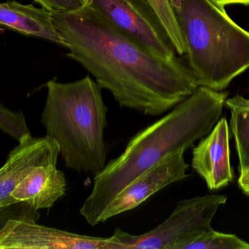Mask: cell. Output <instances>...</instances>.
Masks as SVG:
<instances>
[{
	"instance_id": "6da1fadb",
	"label": "cell",
	"mask_w": 249,
	"mask_h": 249,
	"mask_svg": "<svg viewBox=\"0 0 249 249\" xmlns=\"http://www.w3.org/2000/svg\"><path fill=\"white\" fill-rule=\"evenodd\" d=\"M69 50L121 108L158 116L190 96L198 81L178 57L158 58L112 26L93 7L51 13Z\"/></svg>"
},
{
	"instance_id": "7a4b0ae2",
	"label": "cell",
	"mask_w": 249,
	"mask_h": 249,
	"mask_svg": "<svg viewBox=\"0 0 249 249\" xmlns=\"http://www.w3.org/2000/svg\"><path fill=\"white\" fill-rule=\"evenodd\" d=\"M228 96L227 92L200 86L167 115L135 134L124 153L95 175L80 215L90 226L103 223L109 205L132 181L172 153L185 152L212 131Z\"/></svg>"
},
{
	"instance_id": "3957f363",
	"label": "cell",
	"mask_w": 249,
	"mask_h": 249,
	"mask_svg": "<svg viewBox=\"0 0 249 249\" xmlns=\"http://www.w3.org/2000/svg\"><path fill=\"white\" fill-rule=\"evenodd\" d=\"M41 123L59 146L65 166L96 175L107 165L108 108L102 88L89 76L71 83L51 80Z\"/></svg>"
},
{
	"instance_id": "277c9868",
	"label": "cell",
	"mask_w": 249,
	"mask_h": 249,
	"mask_svg": "<svg viewBox=\"0 0 249 249\" xmlns=\"http://www.w3.org/2000/svg\"><path fill=\"white\" fill-rule=\"evenodd\" d=\"M199 86L215 91L249 69V31L212 0H170Z\"/></svg>"
},
{
	"instance_id": "5b68a950",
	"label": "cell",
	"mask_w": 249,
	"mask_h": 249,
	"mask_svg": "<svg viewBox=\"0 0 249 249\" xmlns=\"http://www.w3.org/2000/svg\"><path fill=\"white\" fill-rule=\"evenodd\" d=\"M228 197L206 194L181 200L160 225L146 233L134 235L116 228L112 236L119 249H174L190 237L212 230L211 223Z\"/></svg>"
},
{
	"instance_id": "8992f818",
	"label": "cell",
	"mask_w": 249,
	"mask_h": 249,
	"mask_svg": "<svg viewBox=\"0 0 249 249\" xmlns=\"http://www.w3.org/2000/svg\"><path fill=\"white\" fill-rule=\"evenodd\" d=\"M112 26L158 58L177 57L169 37L147 0H86Z\"/></svg>"
},
{
	"instance_id": "52a82bcc",
	"label": "cell",
	"mask_w": 249,
	"mask_h": 249,
	"mask_svg": "<svg viewBox=\"0 0 249 249\" xmlns=\"http://www.w3.org/2000/svg\"><path fill=\"white\" fill-rule=\"evenodd\" d=\"M119 249L109 238L88 236L38 225L29 219H10L0 231V249Z\"/></svg>"
},
{
	"instance_id": "ba28073f",
	"label": "cell",
	"mask_w": 249,
	"mask_h": 249,
	"mask_svg": "<svg viewBox=\"0 0 249 249\" xmlns=\"http://www.w3.org/2000/svg\"><path fill=\"white\" fill-rule=\"evenodd\" d=\"M184 151L175 152L132 181L117 194L103 217V222L133 210L160 190L189 176Z\"/></svg>"
},
{
	"instance_id": "9c48e42d",
	"label": "cell",
	"mask_w": 249,
	"mask_h": 249,
	"mask_svg": "<svg viewBox=\"0 0 249 249\" xmlns=\"http://www.w3.org/2000/svg\"><path fill=\"white\" fill-rule=\"evenodd\" d=\"M59 156L58 143L48 136H25L0 168V211L17 203L12 198V192L34 169Z\"/></svg>"
},
{
	"instance_id": "30bf717a",
	"label": "cell",
	"mask_w": 249,
	"mask_h": 249,
	"mask_svg": "<svg viewBox=\"0 0 249 249\" xmlns=\"http://www.w3.org/2000/svg\"><path fill=\"white\" fill-rule=\"evenodd\" d=\"M229 140L228 121L222 117L193 149L192 167L210 190L226 187L233 180Z\"/></svg>"
},
{
	"instance_id": "8fae6325",
	"label": "cell",
	"mask_w": 249,
	"mask_h": 249,
	"mask_svg": "<svg viewBox=\"0 0 249 249\" xmlns=\"http://www.w3.org/2000/svg\"><path fill=\"white\" fill-rule=\"evenodd\" d=\"M53 158L34 169L12 192L16 203H26L38 211L51 209L67 192V180Z\"/></svg>"
},
{
	"instance_id": "7c38bea8",
	"label": "cell",
	"mask_w": 249,
	"mask_h": 249,
	"mask_svg": "<svg viewBox=\"0 0 249 249\" xmlns=\"http://www.w3.org/2000/svg\"><path fill=\"white\" fill-rule=\"evenodd\" d=\"M0 25L64 47L62 38L53 24L51 12L44 7L39 8L16 1L0 3Z\"/></svg>"
},
{
	"instance_id": "4fadbf2b",
	"label": "cell",
	"mask_w": 249,
	"mask_h": 249,
	"mask_svg": "<svg viewBox=\"0 0 249 249\" xmlns=\"http://www.w3.org/2000/svg\"><path fill=\"white\" fill-rule=\"evenodd\" d=\"M225 105L231 111V127L239 158L240 172L249 169V99L235 95Z\"/></svg>"
},
{
	"instance_id": "5bb4252c",
	"label": "cell",
	"mask_w": 249,
	"mask_h": 249,
	"mask_svg": "<svg viewBox=\"0 0 249 249\" xmlns=\"http://www.w3.org/2000/svg\"><path fill=\"white\" fill-rule=\"evenodd\" d=\"M174 249H249V244L236 235L212 229L190 237Z\"/></svg>"
},
{
	"instance_id": "9a60e30c",
	"label": "cell",
	"mask_w": 249,
	"mask_h": 249,
	"mask_svg": "<svg viewBox=\"0 0 249 249\" xmlns=\"http://www.w3.org/2000/svg\"><path fill=\"white\" fill-rule=\"evenodd\" d=\"M152 6L162 26L165 28L170 40L178 55L186 54V46L184 39L177 22V17L173 10L170 0H147Z\"/></svg>"
},
{
	"instance_id": "2e32d148",
	"label": "cell",
	"mask_w": 249,
	"mask_h": 249,
	"mask_svg": "<svg viewBox=\"0 0 249 249\" xmlns=\"http://www.w3.org/2000/svg\"><path fill=\"white\" fill-rule=\"evenodd\" d=\"M29 219L37 222L39 213L26 203H18L0 211V231L10 219Z\"/></svg>"
},
{
	"instance_id": "e0dca14e",
	"label": "cell",
	"mask_w": 249,
	"mask_h": 249,
	"mask_svg": "<svg viewBox=\"0 0 249 249\" xmlns=\"http://www.w3.org/2000/svg\"><path fill=\"white\" fill-rule=\"evenodd\" d=\"M51 13H66L79 10L87 4L86 0H35Z\"/></svg>"
},
{
	"instance_id": "ac0fdd59",
	"label": "cell",
	"mask_w": 249,
	"mask_h": 249,
	"mask_svg": "<svg viewBox=\"0 0 249 249\" xmlns=\"http://www.w3.org/2000/svg\"><path fill=\"white\" fill-rule=\"evenodd\" d=\"M238 183L243 192L249 196V169L241 172Z\"/></svg>"
},
{
	"instance_id": "d6986e66",
	"label": "cell",
	"mask_w": 249,
	"mask_h": 249,
	"mask_svg": "<svg viewBox=\"0 0 249 249\" xmlns=\"http://www.w3.org/2000/svg\"><path fill=\"white\" fill-rule=\"evenodd\" d=\"M214 2L224 6L231 4H241L244 5H249V0H212Z\"/></svg>"
},
{
	"instance_id": "ffe728a7",
	"label": "cell",
	"mask_w": 249,
	"mask_h": 249,
	"mask_svg": "<svg viewBox=\"0 0 249 249\" xmlns=\"http://www.w3.org/2000/svg\"><path fill=\"white\" fill-rule=\"evenodd\" d=\"M4 32V29H1V28H0V32Z\"/></svg>"
}]
</instances>
